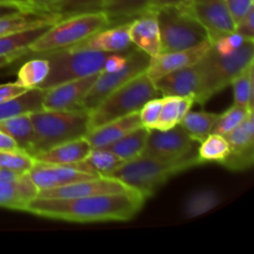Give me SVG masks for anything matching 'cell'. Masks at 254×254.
Instances as JSON below:
<instances>
[{"label":"cell","instance_id":"obj_33","mask_svg":"<svg viewBox=\"0 0 254 254\" xmlns=\"http://www.w3.org/2000/svg\"><path fill=\"white\" fill-rule=\"evenodd\" d=\"M50 71V64L47 59H32L20 67L17 72V81L26 88H39L40 84L45 81Z\"/></svg>","mask_w":254,"mask_h":254},{"label":"cell","instance_id":"obj_45","mask_svg":"<svg viewBox=\"0 0 254 254\" xmlns=\"http://www.w3.org/2000/svg\"><path fill=\"white\" fill-rule=\"evenodd\" d=\"M191 0H154L153 4H151L150 10H156L160 9L164 6H175V5H183L188 4Z\"/></svg>","mask_w":254,"mask_h":254},{"label":"cell","instance_id":"obj_27","mask_svg":"<svg viewBox=\"0 0 254 254\" xmlns=\"http://www.w3.org/2000/svg\"><path fill=\"white\" fill-rule=\"evenodd\" d=\"M124 161L119 159L114 153L107 148H96L89 151L88 155L79 163L74 164L76 169L86 173L96 174L99 176H108L112 171L123 164Z\"/></svg>","mask_w":254,"mask_h":254},{"label":"cell","instance_id":"obj_32","mask_svg":"<svg viewBox=\"0 0 254 254\" xmlns=\"http://www.w3.org/2000/svg\"><path fill=\"white\" fill-rule=\"evenodd\" d=\"M221 202V196L212 189H202L189 196L184 205V216L186 218H195L210 212Z\"/></svg>","mask_w":254,"mask_h":254},{"label":"cell","instance_id":"obj_43","mask_svg":"<svg viewBox=\"0 0 254 254\" xmlns=\"http://www.w3.org/2000/svg\"><path fill=\"white\" fill-rule=\"evenodd\" d=\"M225 1L235 22L242 19L247 14L248 10L254 6L253 0H225Z\"/></svg>","mask_w":254,"mask_h":254},{"label":"cell","instance_id":"obj_25","mask_svg":"<svg viewBox=\"0 0 254 254\" xmlns=\"http://www.w3.org/2000/svg\"><path fill=\"white\" fill-rule=\"evenodd\" d=\"M52 25L32 27L14 34L0 36V57L17 56L22 57L29 54V49L47 29Z\"/></svg>","mask_w":254,"mask_h":254},{"label":"cell","instance_id":"obj_17","mask_svg":"<svg viewBox=\"0 0 254 254\" xmlns=\"http://www.w3.org/2000/svg\"><path fill=\"white\" fill-rule=\"evenodd\" d=\"M200 64L198 61L190 66L165 74L155 81L156 89L161 96L186 97L191 96L195 99L200 86Z\"/></svg>","mask_w":254,"mask_h":254},{"label":"cell","instance_id":"obj_10","mask_svg":"<svg viewBox=\"0 0 254 254\" xmlns=\"http://www.w3.org/2000/svg\"><path fill=\"white\" fill-rule=\"evenodd\" d=\"M192 151H195L193 140L178 124L168 130L150 129L141 155L161 160H178Z\"/></svg>","mask_w":254,"mask_h":254},{"label":"cell","instance_id":"obj_4","mask_svg":"<svg viewBox=\"0 0 254 254\" xmlns=\"http://www.w3.org/2000/svg\"><path fill=\"white\" fill-rule=\"evenodd\" d=\"M34 128L32 156L72 139L86 136L89 131V113L82 109L50 111L40 109L30 113Z\"/></svg>","mask_w":254,"mask_h":254},{"label":"cell","instance_id":"obj_36","mask_svg":"<svg viewBox=\"0 0 254 254\" xmlns=\"http://www.w3.org/2000/svg\"><path fill=\"white\" fill-rule=\"evenodd\" d=\"M36 160L31 154L21 149L0 150V169L14 171L17 174H27Z\"/></svg>","mask_w":254,"mask_h":254},{"label":"cell","instance_id":"obj_34","mask_svg":"<svg viewBox=\"0 0 254 254\" xmlns=\"http://www.w3.org/2000/svg\"><path fill=\"white\" fill-rule=\"evenodd\" d=\"M253 64H250L231 83L233 88V102L237 106L247 107L250 111L254 108V74Z\"/></svg>","mask_w":254,"mask_h":254},{"label":"cell","instance_id":"obj_9","mask_svg":"<svg viewBox=\"0 0 254 254\" xmlns=\"http://www.w3.org/2000/svg\"><path fill=\"white\" fill-rule=\"evenodd\" d=\"M150 56L145 52L140 51L136 47H131L128 52L127 62L122 68L113 72L102 71L97 76L96 81L93 82L89 91L83 97L81 102V109L86 112H91L106 98L107 96L123 86L131 78L136 77L138 74L146 71Z\"/></svg>","mask_w":254,"mask_h":254},{"label":"cell","instance_id":"obj_14","mask_svg":"<svg viewBox=\"0 0 254 254\" xmlns=\"http://www.w3.org/2000/svg\"><path fill=\"white\" fill-rule=\"evenodd\" d=\"M128 186L119 180L109 176H97V178L82 180L78 183L69 184L56 189H49L37 192L36 197L46 198H72L82 196L99 195V193H116L129 191Z\"/></svg>","mask_w":254,"mask_h":254},{"label":"cell","instance_id":"obj_44","mask_svg":"<svg viewBox=\"0 0 254 254\" xmlns=\"http://www.w3.org/2000/svg\"><path fill=\"white\" fill-rule=\"evenodd\" d=\"M26 91H29V88H26L25 86H21L19 82L0 84V103L11 101V99L16 98V97L21 96Z\"/></svg>","mask_w":254,"mask_h":254},{"label":"cell","instance_id":"obj_39","mask_svg":"<svg viewBox=\"0 0 254 254\" xmlns=\"http://www.w3.org/2000/svg\"><path fill=\"white\" fill-rule=\"evenodd\" d=\"M246 41L243 36H241L237 32H231L221 39L216 40L212 44V47L216 50V52L220 55H230L235 52L236 50L240 49L241 45Z\"/></svg>","mask_w":254,"mask_h":254},{"label":"cell","instance_id":"obj_30","mask_svg":"<svg viewBox=\"0 0 254 254\" xmlns=\"http://www.w3.org/2000/svg\"><path fill=\"white\" fill-rule=\"evenodd\" d=\"M44 94L45 89L31 88L11 101L0 103V121L42 109Z\"/></svg>","mask_w":254,"mask_h":254},{"label":"cell","instance_id":"obj_46","mask_svg":"<svg viewBox=\"0 0 254 254\" xmlns=\"http://www.w3.org/2000/svg\"><path fill=\"white\" fill-rule=\"evenodd\" d=\"M15 149L19 148H17L14 139L7 135V134H5L4 131L0 130V150H15Z\"/></svg>","mask_w":254,"mask_h":254},{"label":"cell","instance_id":"obj_5","mask_svg":"<svg viewBox=\"0 0 254 254\" xmlns=\"http://www.w3.org/2000/svg\"><path fill=\"white\" fill-rule=\"evenodd\" d=\"M108 26H111L109 19L101 10L64 16L50 26L30 46L29 52L46 54L56 50L67 49Z\"/></svg>","mask_w":254,"mask_h":254},{"label":"cell","instance_id":"obj_31","mask_svg":"<svg viewBox=\"0 0 254 254\" xmlns=\"http://www.w3.org/2000/svg\"><path fill=\"white\" fill-rule=\"evenodd\" d=\"M218 114L208 112H192L190 111L179 124L185 129L193 141H201L207 138L213 130Z\"/></svg>","mask_w":254,"mask_h":254},{"label":"cell","instance_id":"obj_15","mask_svg":"<svg viewBox=\"0 0 254 254\" xmlns=\"http://www.w3.org/2000/svg\"><path fill=\"white\" fill-rule=\"evenodd\" d=\"M27 175L39 191L61 188L99 176L96 174L78 170L71 165H54V164H45L39 161L35 163Z\"/></svg>","mask_w":254,"mask_h":254},{"label":"cell","instance_id":"obj_26","mask_svg":"<svg viewBox=\"0 0 254 254\" xmlns=\"http://www.w3.org/2000/svg\"><path fill=\"white\" fill-rule=\"evenodd\" d=\"M193 103H195V99L191 96H164L160 116H159L158 123L154 129L168 130V129L178 126L181 119L191 111Z\"/></svg>","mask_w":254,"mask_h":254},{"label":"cell","instance_id":"obj_38","mask_svg":"<svg viewBox=\"0 0 254 254\" xmlns=\"http://www.w3.org/2000/svg\"><path fill=\"white\" fill-rule=\"evenodd\" d=\"M161 107H163V97L161 98H153L146 102L139 111L141 126L146 127L148 129L155 128L158 123L159 116H160Z\"/></svg>","mask_w":254,"mask_h":254},{"label":"cell","instance_id":"obj_1","mask_svg":"<svg viewBox=\"0 0 254 254\" xmlns=\"http://www.w3.org/2000/svg\"><path fill=\"white\" fill-rule=\"evenodd\" d=\"M145 200L134 190L72 198L34 197L24 211L39 217L78 223L129 221L141 210Z\"/></svg>","mask_w":254,"mask_h":254},{"label":"cell","instance_id":"obj_16","mask_svg":"<svg viewBox=\"0 0 254 254\" xmlns=\"http://www.w3.org/2000/svg\"><path fill=\"white\" fill-rule=\"evenodd\" d=\"M211 41H206L198 46L178 51L159 52L155 56L150 57L145 73L153 82L158 81L165 74L180 69L183 67L196 64L211 47Z\"/></svg>","mask_w":254,"mask_h":254},{"label":"cell","instance_id":"obj_12","mask_svg":"<svg viewBox=\"0 0 254 254\" xmlns=\"http://www.w3.org/2000/svg\"><path fill=\"white\" fill-rule=\"evenodd\" d=\"M230 145V154L221 165L233 171L250 169L254 161V116L251 112L247 118L233 130L223 135Z\"/></svg>","mask_w":254,"mask_h":254},{"label":"cell","instance_id":"obj_6","mask_svg":"<svg viewBox=\"0 0 254 254\" xmlns=\"http://www.w3.org/2000/svg\"><path fill=\"white\" fill-rule=\"evenodd\" d=\"M159 94L155 83L145 72L131 78L107 96L89 112V130L122 117L140 111L141 107Z\"/></svg>","mask_w":254,"mask_h":254},{"label":"cell","instance_id":"obj_18","mask_svg":"<svg viewBox=\"0 0 254 254\" xmlns=\"http://www.w3.org/2000/svg\"><path fill=\"white\" fill-rule=\"evenodd\" d=\"M129 36L136 49L153 57L160 52V31L156 12H144L129 22Z\"/></svg>","mask_w":254,"mask_h":254},{"label":"cell","instance_id":"obj_11","mask_svg":"<svg viewBox=\"0 0 254 254\" xmlns=\"http://www.w3.org/2000/svg\"><path fill=\"white\" fill-rule=\"evenodd\" d=\"M188 7L207 31L211 44L235 32L236 22L225 0H191Z\"/></svg>","mask_w":254,"mask_h":254},{"label":"cell","instance_id":"obj_29","mask_svg":"<svg viewBox=\"0 0 254 254\" xmlns=\"http://www.w3.org/2000/svg\"><path fill=\"white\" fill-rule=\"evenodd\" d=\"M0 130L11 136L17 148L30 154L34 144V128L30 119V113L19 114L0 121Z\"/></svg>","mask_w":254,"mask_h":254},{"label":"cell","instance_id":"obj_35","mask_svg":"<svg viewBox=\"0 0 254 254\" xmlns=\"http://www.w3.org/2000/svg\"><path fill=\"white\" fill-rule=\"evenodd\" d=\"M230 154V145L226 138L220 134L211 133L207 138L201 141V145L197 150L198 160L201 164L216 161L221 163L227 158Z\"/></svg>","mask_w":254,"mask_h":254},{"label":"cell","instance_id":"obj_13","mask_svg":"<svg viewBox=\"0 0 254 254\" xmlns=\"http://www.w3.org/2000/svg\"><path fill=\"white\" fill-rule=\"evenodd\" d=\"M97 74L64 82L51 88L45 89L42 109L50 111H73L81 109V102L96 81Z\"/></svg>","mask_w":254,"mask_h":254},{"label":"cell","instance_id":"obj_7","mask_svg":"<svg viewBox=\"0 0 254 254\" xmlns=\"http://www.w3.org/2000/svg\"><path fill=\"white\" fill-rule=\"evenodd\" d=\"M111 54L112 52L76 47H67L42 54L49 61L50 71L39 88L47 89L64 82L99 73L104 69V64Z\"/></svg>","mask_w":254,"mask_h":254},{"label":"cell","instance_id":"obj_20","mask_svg":"<svg viewBox=\"0 0 254 254\" xmlns=\"http://www.w3.org/2000/svg\"><path fill=\"white\" fill-rule=\"evenodd\" d=\"M91 150L92 146L86 136H81L52 146L34 155V158L39 163L54 164V165H74L83 160Z\"/></svg>","mask_w":254,"mask_h":254},{"label":"cell","instance_id":"obj_48","mask_svg":"<svg viewBox=\"0 0 254 254\" xmlns=\"http://www.w3.org/2000/svg\"><path fill=\"white\" fill-rule=\"evenodd\" d=\"M0 2L2 4H9V5H15V6L20 7L22 10H26V11H34V7L30 4L29 0H0Z\"/></svg>","mask_w":254,"mask_h":254},{"label":"cell","instance_id":"obj_40","mask_svg":"<svg viewBox=\"0 0 254 254\" xmlns=\"http://www.w3.org/2000/svg\"><path fill=\"white\" fill-rule=\"evenodd\" d=\"M102 1L103 0H66L62 15L68 16V15L78 14V12L99 10Z\"/></svg>","mask_w":254,"mask_h":254},{"label":"cell","instance_id":"obj_22","mask_svg":"<svg viewBox=\"0 0 254 254\" xmlns=\"http://www.w3.org/2000/svg\"><path fill=\"white\" fill-rule=\"evenodd\" d=\"M37 192L39 190L27 174L16 180L0 181V207L24 211Z\"/></svg>","mask_w":254,"mask_h":254},{"label":"cell","instance_id":"obj_24","mask_svg":"<svg viewBox=\"0 0 254 254\" xmlns=\"http://www.w3.org/2000/svg\"><path fill=\"white\" fill-rule=\"evenodd\" d=\"M154 0H103L99 10L109 19V22L124 24L149 11Z\"/></svg>","mask_w":254,"mask_h":254},{"label":"cell","instance_id":"obj_42","mask_svg":"<svg viewBox=\"0 0 254 254\" xmlns=\"http://www.w3.org/2000/svg\"><path fill=\"white\" fill-rule=\"evenodd\" d=\"M29 1L37 11L56 12V14L61 15L64 11V4H66V0H29Z\"/></svg>","mask_w":254,"mask_h":254},{"label":"cell","instance_id":"obj_49","mask_svg":"<svg viewBox=\"0 0 254 254\" xmlns=\"http://www.w3.org/2000/svg\"><path fill=\"white\" fill-rule=\"evenodd\" d=\"M17 59H20V57H17V56H2V57H0V68L7 66V64H10L12 61H15V60H17Z\"/></svg>","mask_w":254,"mask_h":254},{"label":"cell","instance_id":"obj_19","mask_svg":"<svg viewBox=\"0 0 254 254\" xmlns=\"http://www.w3.org/2000/svg\"><path fill=\"white\" fill-rule=\"evenodd\" d=\"M131 45L133 44L129 36V22H124L119 24L118 26L99 30L96 34L71 47L96 50L102 52H124L130 50Z\"/></svg>","mask_w":254,"mask_h":254},{"label":"cell","instance_id":"obj_21","mask_svg":"<svg viewBox=\"0 0 254 254\" xmlns=\"http://www.w3.org/2000/svg\"><path fill=\"white\" fill-rule=\"evenodd\" d=\"M140 117H139V112L131 113L129 116L122 117V118L116 119L106 123L104 126L94 128L87 133L86 138L88 143L91 144L92 149L96 148H107L114 141L121 139L129 131L133 129L140 127Z\"/></svg>","mask_w":254,"mask_h":254},{"label":"cell","instance_id":"obj_47","mask_svg":"<svg viewBox=\"0 0 254 254\" xmlns=\"http://www.w3.org/2000/svg\"><path fill=\"white\" fill-rule=\"evenodd\" d=\"M26 11V10H22L20 7L15 6V5H9V4H2L0 2V19L6 16H11V15L19 14V12Z\"/></svg>","mask_w":254,"mask_h":254},{"label":"cell","instance_id":"obj_28","mask_svg":"<svg viewBox=\"0 0 254 254\" xmlns=\"http://www.w3.org/2000/svg\"><path fill=\"white\" fill-rule=\"evenodd\" d=\"M149 131H150V129H148L146 127H138L124 136H122L121 139L114 141L113 144L107 146V149H109L112 153L116 154L123 161H129L131 159L138 158L143 153Z\"/></svg>","mask_w":254,"mask_h":254},{"label":"cell","instance_id":"obj_3","mask_svg":"<svg viewBox=\"0 0 254 254\" xmlns=\"http://www.w3.org/2000/svg\"><path fill=\"white\" fill-rule=\"evenodd\" d=\"M254 59V41L246 40L240 49L230 55H220L211 45L205 55L198 60L200 64V86L195 96V102L203 104L231 86L233 79L242 73Z\"/></svg>","mask_w":254,"mask_h":254},{"label":"cell","instance_id":"obj_8","mask_svg":"<svg viewBox=\"0 0 254 254\" xmlns=\"http://www.w3.org/2000/svg\"><path fill=\"white\" fill-rule=\"evenodd\" d=\"M154 11L160 31V52L191 49L210 41L205 27L186 4L164 6Z\"/></svg>","mask_w":254,"mask_h":254},{"label":"cell","instance_id":"obj_41","mask_svg":"<svg viewBox=\"0 0 254 254\" xmlns=\"http://www.w3.org/2000/svg\"><path fill=\"white\" fill-rule=\"evenodd\" d=\"M254 6L248 10L247 14L238 20L236 22L235 31L240 34L241 36L245 37L246 40H253L254 39Z\"/></svg>","mask_w":254,"mask_h":254},{"label":"cell","instance_id":"obj_37","mask_svg":"<svg viewBox=\"0 0 254 254\" xmlns=\"http://www.w3.org/2000/svg\"><path fill=\"white\" fill-rule=\"evenodd\" d=\"M251 112L253 111H250L247 107L233 104L225 113L218 116L215 127H213L212 133L220 134V135H226L231 130H233L236 127L240 126L247 118V116Z\"/></svg>","mask_w":254,"mask_h":254},{"label":"cell","instance_id":"obj_2","mask_svg":"<svg viewBox=\"0 0 254 254\" xmlns=\"http://www.w3.org/2000/svg\"><path fill=\"white\" fill-rule=\"evenodd\" d=\"M196 165H201V163L195 151L178 160H161L140 155L129 161H124L108 176L117 179L129 189L148 198L174 175Z\"/></svg>","mask_w":254,"mask_h":254},{"label":"cell","instance_id":"obj_23","mask_svg":"<svg viewBox=\"0 0 254 254\" xmlns=\"http://www.w3.org/2000/svg\"><path fill=\"white\" fill-rule=\"evenodd\" d=\"M61 17H64L61 14L37 11V10L22 11L11 16L2 17L0 19V36L32 29V27L44 26V25H54Z\"/></svg>","mask_w":254,"mask_h":254}]
</instances>
